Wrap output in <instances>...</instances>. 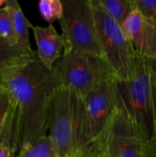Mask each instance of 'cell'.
Returning a JSON list of instances; mask_svg holds the SVG:
<instances>
[{"mask_svg":"<svg viewBox=\"0 0 156 157\" xmlns=\"http://www.w3.org/2000/svg\"><path fill=\"white\" fill-rule=\"evenodd\" d=\"M0 144L19 151V121L17 107L8 91L0 83Z\"/></svg>","mask_w":156,"mask_h":157,"instance_id":"obj_10","label":"cell"},{"mask_svg":"<svg viewBox=\"0 0 156 157\" xmlns=\"http://www.w3.org/2000/svg\"><path fill=\"white\" fill-rule=\"evenodd\" d=\"M85 157H100V156H98V155H95V154H93V153H91V152H88V153L85 155Z\"/></svg>","mask_w":156,"mask_h":157,"instance_id":"obj_22","label":"cell"},{"mask_svg":"<svg viewBox=\"0 0 156 157\" xmlns=\"http://www.w3.org/2000/svg\"><path fill=\"white\" fill-rule=\"evenodd\" d=\"M52 70L61 86L71 88L83 98L103 79L114 75L106 61L69 47H64Z\"/></svg>","mask_w":156,"mask_h":157,"instance_id":"obj_6","label":"cell"},{"mask_svg":"<svg viewBox=\"0 0 156 157\" xmlns=\"http://www.w3.org/2000/svg\"><path fill=\"white\" fill-rule=\"evenodd\" d=\"M135 51L148 58H156V24L144 17L136 8L121 25Z\"/></svg>","mask_w":156,"mask_h":157,"instance_id":"obj_9","label":"cell"},{"mask_svg":"<svg viewBox=\"0 0 156 157\" xmlns=\"http://www.w3.org/2000/svg\"><path fill=\"white\" fill-rule=\"evenodd\" d=\"M150 65H151V70H152V75H153V81H154V86L155 89L156 93V58L155 59H148Z\"/></svg>","mask_w":156,"mask_h":157,"instance_id":"obj_21","label":"cell"},{"mask_svg":"<svg viewBox=\"0 0 156 157\" xmlns=\"http://www.w3.org/2000/svg\"><path fill=\"white\" fill-rule=\"evenodd\" d=\"M0 39L6 41L11 46L18 47L11 16L6 6L0 8Z\"/></svg>","mask_w":156,"mask_h":157,"instance_id":"obj_17","label":"cell"},{"mask_svg":"<svg viewBox=\"0 0 156 157\" xmlns=\"http://www.w3.org/2000/svg\"><path fill=\"white\" fill-rule=\"evenodd\" d=\"M107 14L120 26L136 9L135 0H97Z\"/></svg>","mask_w":156,"mask_h":157,"instance_id":"obj_13","label":"cell"},{"mask_svg":"<svg viewBox=\"0 0 156 157\" xmlns=\"http://www.w3.org/2000/svg\"><path fill=\"white\" fill-rule=\"evenodd\" d=\"M6 0H0V8L6 6Z\"/></svg>","mask_w":156,"mask_h":157,"instance_id":"obj_23","label":"cell"},{"mask_svg":"<svg viewBox=\"0 0 156 157\" xmlns=\"http://www.w3.org/2000/svg\"><path fill=\"white\" fill-rule=\"evenodd\" d=\"M15 152L5 144H0V157H15Z\"/></svg>","mask_w":156,"mask_h":157,"instance_id":"obj_20","label":"cell"},{"mask_svg":"<svg viewBox=\"0 0 156 157\" xmlns=\"http://www.w3.org/2000/svg\"><path fill=\"white\" fill-rule=\"evenodd\" d=\"M6 6L7 7L11 16L18 47L26 53H31L34 50H32L30 46L29 29V28L31 29L32 25L29 22L19 4L16 0H6Z\"/></svg>","mask_w":156,"mask_h":157,"instance_id":"obj_12","label":"cell"},{"mask_svg":"<svg viewBox=\"0 0 156 157\" xmlns=\"http://www.w3.org/2000/svg\"><path fill=\"white\" fill-rule=\"evenodd\" d=\"M38 8L49 25H52L55 20H60L63 14V5L61 0H40Z\"/></svg>","mask_w":156,"mask_h":157,"instance_id":"obj_16","label":"cell"},{"mask_svg":"<svg viewBox=\"0 0 156 157\" xmlns=\"http://www.w3.org/2000/svg\"><path fill=\"white\" fill-rule=\"evenodd\" d=\"M115 81L116 77L114 75L103 79L83 98L90 145L100 136L116 108L117 92Z\"/></svg>","mask_w":156,"mask_h":157,"instance_id":"obj_8","label":"cell"},{"mask_svg":"<svg viewBox=\"0 0 156 157\" xmlns=\"http://www.w3.org/2000/svg\"><path fill=\"white\" fill-rule=\"evenodd\" d=\"M91 5L106 63L117 79L130 80L134 75L138 55L133 44L121 26L107 14L97 0H91Z\"/></svg>","mask_w":156,"mask_h":157,"instance_id":"obj_4","label":"cell"},{"mask_svg":"<svg viewBox=\"0 0 156 157\" xmlns=\"http://www.w3.org/2000/svg\"><path fill=\"white\" fill-rule=\"evenodd\" d=\"M0 83L17 107L20 151L48 135L50 108L60 83L53 70L41 63L37 51L21 62L0 69Z\"/></svg>","mask_w":156,"mask_h":157,"instance_id":"obj_1","label":"cell"},{"mask_svg":"<svg viewBox=\"0 0 156 157\" xmlns=\"http://www.w3.org/2000/svg\"><path fill=\"white\" fill-rule=\"evenodd\" d=\"M144 142L117 95V105L109 121L87 153L91 152L100 157H143Z\"/></svg>","mask_w":156,"mask_h":157,"instance_id":"obj_5","label":"cell"},{"mask_svg":"<svg viewBox=\"0 0 156 157\" xmlns=\"http://www.w3.org/2000/svg\"><path fill=\"white\" fill-rule=\"evenodd\" d=\"M115 83L119 99L144 140L155 139L156 93L148 58L138 53L133 76L127 81L116 78Z\"/></svg>","mask_w":156,"mask_h":157,"instance_id":"obj_3","label":"cell"},{"mask_svg":"<svg viewBox=\"0 0 156 157\" xmlns=\"http://www.w3.org/2000/svg\"><path fill=\"white\" fill-rule=\"evenodd\" d=\"M60 25L64 47H69L105 61L99 42L91 0H63Z\"/></svg>","mask_w":156,"mask_h":157,"instance_id":"obj_7","label":"cell"},{"mask_svg":"<svg viewBox=\"0 0 156 157\" xmlns=\"http://www.w3.org/2000/svg\"><path fill=\"white\" fill-rule=\"evenodd\" d=\"M135 6L144 17L156 24V0H135Z\"/></svg>","mask_w":156,"mask_h":157,"instance_id":"obj_18","label":"cell"},{"mask_svg":"<svg viewBox=\"0 0 156 157\" xmlns=\"http://www.w3.org/2000/svg\"><path fill=\"white\" fill-rule=\"evenodd\" d=\"M37 44V53L41 63L50 70L61 57L64 49V40L52 25L47 27L31 26Z\"/></svg>","mask_w":156,"mask_h":157,"instance_id":"obj_11","label":"cell"},{"mask_svg":"<svg viewBox=\"0 0 156 157\" xmlns=\"http://www.w3.org/2000/svg\"><path fill=\"white\" fill-rule=\"evenodd\" d=\"M16 157H58L49 135L39 139L34 144L21 149Z\"/></svg>","mask_w":156,"mask_h":157,"instance_id":"obj_14","label":"cell"},{"mask_svg":"<svg viewBox=\"0 0 156 157\" xmlns=\"http://www.w3.org/2000/svg\"><path fill=\"white\" fill-rule=\"evenodd\" d=\"M48 131L57 156L85 157L90 142L80 94L60 86L50 108Z\"/></svg>","mask_w":156,"mask_h":157,"instance_id":"obj_2","label":"cell"},{"mask_svg":"<svg viewBox=\"0 0 156 157\" xmlns=\"http://www.w3.org/2000/svg\"><path fill=\"white\" fill-rule=\"evenodd\" d=\"M143 157H156V138L143 143Z\"/></svg>","mask_w":156,"mask_h":157,"instance_id":"obj_19","label":"cell"},{"mask_svg":"<svg viewBox=\"0 0 156 157\" xmlns=\"http://www.w3.org/2000/svg\"><path fill=\"white\" fill-rule=\"evenodd\" d=\"M31 53H26L20 48L11 46L6 41L0 39V69L16 64L25 60Z\"/></svg>","mask_w":156,"mask_h":157,"instance_id":"obj_15","label":"cell"}]
</instances>
